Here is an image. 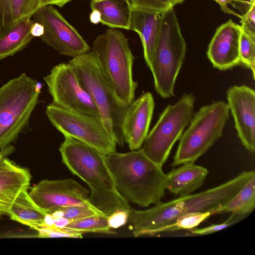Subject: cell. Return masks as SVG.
<instances>
[{
    "instance_id": "484cf974",
    "label": "cell",
    "mask_w": 255,
    "mask_h": 255,
    "mask_svg": "<svg viewBox=\"0 0 255 255\" xmlns=\"http://www.w3.org/2000/svg\"><path fill=\"white\" fill-rule=\"evenodd\" d=\"M211 212L189 213L178 218L173 223L157 229L154 235L165 232H171L181 230H190L196 228L211 216Z\"/></svg>"
},
{
    "instance_id": "9a60e30c",
    "label": "cell",
    "mask_w": 255,
    "mask_h": 255,
    "mask_svg": "<svg viewBox=\"0 0 255 255\" xmlns=\"http://www.w3.org/2000/svg\"><path fill=\"white\" fill-rule=\"evenodd\" d=\"M14 150L9 145L0 150V215H10L11 207L19 194L28 189L31 178L28 169L7 156Z\"/></svg>"
},
{
    "instance_id": "60d3db41",
    "label": "cell",
    "mask_w": 255,
    "mask_h": 255,
    "mask_svg": "<svg viewBox=\"0 0 255 255\" xmlns=\"http://www.w3.org/2000/svg\"><path fill=\"white\" fill-rule=\"evenodd\" d=\"M1 217V216L0 215V218Z\"/></svg>"
},
{
    "instance_id": "74e56055",
    "label": "cell",
    "mask_w": 255,
    "mask_h": 255,
    "mask_svg": "<svg viewBox=\"0 0 255 255\" xmlns=\"http://www.w3.org/2000/svg\"><path fill=\"white\" fill-rule=\"evenodd\" d=\"M71 0H52L49 4L55 5L61 7Z\"/></svg>"
},
{
    "instance_id": "7c38bea8",
    "label": "cell",
    "mask_w": 255,
    "mask_h": 255,
    "mask_svg": "<svg viewBox=\"0 0 255 255\" xmlns=\"http://www.w3.org/2000/svg\"><path fill=\"white\" fill-rule=\"evenodd\" d=\"M32 17L44 27L42 41L60 54L74 58L91 51L85 39L53 5L40 7Z\"/></svg>"
},
{
    "instance_id": "e0dca14e",
    "label": "cell",
    "mask_w": 255,
    "mask_h": 255,
    "mask_svg": "<svg viewBox=\"0 0 255 255\" xmlns=\"http://www.w3.org/2000/svg\"><path fill=\"white\" fill-rule=\"evenodd\" d=\"M240 25L231 19L218 27L207 52L214 67L227 70L240 63Z\"/></svg>"
},
{
    "instance_id": "2e32d148",
    "label": "cell",
    "mask_w": 255,
    "mask_h": 255,
    "mask_svg": "<svg viewBox=\"0 0 255 255\" xmlns=\"http://www.w3.org/2000/svg\"><path fill=\"white\" fill-rule=\"evenodd\" d=\"M154 102L152 94L144 93L128 107L122 130L130 150L139 149L146 138L152 119Z\"/></svg>"
},
{
    "instance_id": "cb8c5ba5",
    "label": "cell",
    "mask_w": 255,
    "mask_h": 255,
    "mask_svg": "<svg viewBox=\"0 0 255 255\" xmlns=\"http://www.w3.org/2000/svg\"><path fill=\"white\" fill-rule=\"evenodd\" d=\"M255 207V175H253L224 206L221 213L248 216Z\"/></svg>"
},
{
    "instance_id": "4fadbf2b",
    "label": "cell",
    "mask_w": 255,
    "mask_h": 255,
    "mask_svg": "<svg viewBox=\"0 0 255 255\" xmlns=\"http://www.w3.org/2000/svg\"><path fill=\"white\" fill-rule=\"evenodd\" d=\"M29 194L45 213L64 206H92L89 191L72 179L41 180L31 188Z\"/></svg>"
},
{
    "instance_id": "f546056e",
    "label": "cell",
    "mask_w": 255,
    "mask_h": 255,
    "mask_svg": "<svg viewBox=\"0 0 255 255\" xmlns=\"http://www.w3.org/2000/svg\"><path fill=\"white\" fill-rule=\"evenodd\" d=\"M246 216L231 214L230 217L225 222L219 224L212 225L208 227L189 230L192 234L195 235H206L213 234L231 227L245 218Z\"/></svg>"
},
{
    "instance_id": "30bf717a",
    "label": "cell",
    "mask_w": 255,
    "mask_h": 255,
    "mask_svg": "<svg viewBox=\"0 0 255 255\" xmlns=\"http://www.w3.org/2000/svg\"><path fill=\"white\" fill-rule=\"evenodd\" d=\"M46 114L51 123L64 136L78 139L108 155L116 150L117 143L99 116L69 111L53 103Z\"/></svg>"
},
{
    "instance_id": "4316f807",
    "label": "cell",
    "mask_w": 255,
    "mask_h": 255,
    "mask_svg": "<svg viewBox=\"0 0 255 255\" xmlns=\"http://www.w3.org/2000/svg\"><path fill=\"white\" fill-rule=\"evenodd\" d=\"M240 63L250 69L255 77V37L246 32L240 26Z\"/></svg>"
},
{
    "instance_id": "d590c367",
    "label": "cell",
    "mask_w": 255,
    "mask_h": 255,
    "mask_svg": "<svg viewBox=\"0 0 255 255\" xmlns=\"http://www.w3.org/2000/svg\"><path fill=\"white\" fill-rule=\"evenodd\" d=\"M43 26L38 22H33L30 30L31 34L33 37H40L44 33Z\"/></svg>"
},
{
    "instance_id": "44dd1931",
    "label": "cell",
    "mask_w": 255,
    "mask_h": 255,
    "mask_svg": "<svg viewBox=\"0 0 255 255\" xmlns=\"http://www.w3.org/2000/svg\"><path fill=\"white\" fill-rule=\"evenodd\" d=\"M39 8L38 0H0V37Z\"/></svg>"
},
{
    "instance_id": "ffe728a7",
    "label": "cell",
    "mask_w": 255,
    "mask_h": 255,
    "mask_svg": "<svg viewBox=\"0 0 255 255\" xmlns=\"http://www.w3.org/2000/svg\"><path fill=\"white\" fill-rule=\"evenodd\" d=\"M91 9L101 13V23L112 28L130 29L131 4L129 0H106L100 2L91 0Z\"/></svg>"
},
{
    "instance_id": "5b68a950",
    "label": "cell",
    "mask_w": 255,
    "mask_h": 255,
    "mask_svg": "<svg viewBox=\"0 0 255 255\" xmlns=\"http://www.w3.org/2000/svg\"><path fill=\"white\" fill-rule=\"evenodd\" d=\"M68 63L91 97L108 132L117 144L123 146L125 139L122 125L128 106H124L118 101L101 71L94 52L90 51L72 58Z\"/></svg>"
},
{
    "instance_id": "6da1fadb",
    "label": "cell",
    "mask_w": 255,
    "mask_h": 255,
    "mask_svg": "<svg viewBox=\"0 0 255 255\" xmlns=\"http://www.w3.org/2000/svg\"><path fill=\"white\" fill-rule=\"evenodd\" d=\"M254 175L255 171H244L225 183L200 193L179 196L166 202L159 201L144 210L130 209L128 221L132 233L135 237L154 236L157 229L189 213L221 214L224 206Z\"/></svg>"
},
{
    "instance_id": "8fae6325",
    "label": "cell",
    "mask_w": 255,
    "mask_h": 255,
    "mask_svg": "<svg viewBox=\"0 0 255 255\" xmlns=\"http://www.w3.org/2000/svg\"><path fill=\"white\" fill-rule=\"evenodd\" d=\"M44 80L53 104L69 111L100 117L91 97L68 63L54 66Z\"/></svg>"
},
{
    "instance_id": "d6986e66",
    "label": "cell",
    "mask_w": 255,
    "mask_h": 255,
    "mask_svg": "<svg viewBox=\"0 0 255 255\" xmlns=\"http://www.w3.org/2000/svg\"><path fill=\"white\" fill-rule=\"evenodd\" d=\"M208 174L207 168L194 162L181 164L166 174V190L175 196L190 194L203 185Z\"/></svg>"
},
{
    "instance_id": "836d02e7",
    "label": "cell",
    "mask_w": 255,
    "mask_h": 255,
    "mask_svg": "<svg viewBox=\"0 0 255 255\" xmlns=\"http://www.w3.org/2000/svg\"><path fill=\"white\" fill-rule=\"evenodd\" d=\"M216 1L221 6L222 10L226 13L233 14L237 17H239L240 19L242 18V15H240L235 12L233 10L230 9L228 6V4L233 5L235 2H242V0H213Z\"/></svg>"
},
{
    "instance_id": "d6a6232c",
    "label": "cell",
    "mask_w": 255,
    "mask_h": 255,
    "mask_svg": "<svg viewBox=\"0 0 255 255\" xmlns=\"http://www.w3.org/2000/svg\"><path fill=\"white\" fill-rule=\"evenodd\" d=\"M129 211L117 210L108 216V223L111 229H117L125 225L128 221Z\"/></svg>"
},
{
    "instance_id": "8d00e7d4",
    "label": "cell",
    "mask_w": 255,
    "mask_h": 255,
    "mask_svg": "<svg viewBox=\"0 0 255 255\" xmlns=\"http://www.w3.org/2000/svg\"><path fill=\"white\" fill-rule=\"evenodd\" d=\"M91 23L97 24L101 22V15L100 11L97 9H92L89 16Z\"/></svg>"
},
{
    "instance_id": "8992f818",
    "label": "cell",
    "mask_w": 255,
    "mask_h": 255,
    "mask_svg": "<svg viewBox=\"0 0 255 255\" xmlns=\"http://www.w3.org/2000/svg\"><path fill=\"white\" fill-rule=\"evenodd\" d=\"M186 44L173 8L161 13L158 40L150 70L155 91L162 98L174 96L177 76L183 63Z\"/></svg>"
},
{
    "instance_id": "4dcf8cb0",
    "label": "cell",
    "mask_w": 255,
    "mask_h": 255,
    "mask_svg": "<svg viewBox=\"0 0 255 255\" xmlns=\"http://www.w3.org/2000/svg\"><path fill=\"white\" fill-rule=\"evenodd\" d=\"M35 230L38 232L39 238H82V232L68 229H58L40 227Z\"/></svg>"
},
{
    "instance_id": "9c48e42d",
    "label": "cell",
    "mask_w": 255,
    "mask_h": 255,
    "mask_svg": "<svg viewBox=\"0 0 255 255\" xmlns=\"http://www.w3.org/2000/svg\"><path fill=\"white\" fill-rule=\"evenodd\" d=\"M195 101L192 95H183L175 104L165 108L148 133L140 149L157 165H164L174 144L189 125L193 115Z\"/></svg>"
},
{
    "instance_id": "603a6c76",
    "label": "cell",
    "mask_w": 255,
    "mask_h": 255,
    "mask_svg": "<svg viewBox=\"0 0 255 255\" xmlns=\"http://www.w3.org/2000/svg\"><path fill=\"white\" fill-rule=\"evenodd\" d=\"M26 18L0 37V60L12 56L25 48L34 38L30 30L34 22Z\"/></svg>"
},
{
    "instance_id": "3957f363",
    "label": "cell",
    "mask_w": 255,
    "mask_h": 255,
    "mask_svg": "<svg viewBox=\"0 0 255 255\" xmlns=\"http://www.w3.org/2000/svg\"><path fill=\"white\" fill-rule=\"evenodd\" d=\"M116 188L128 201L142 207L155 204L165 195L166 174L140 148L106 155Z\"/></svg>"
},
{
    "instance_id": "7402d4cb",
    "label": "cell",
    "mask_w": 255,
    "mask_h": 255,
    "mask_svg": "<svg viewBox=\"0 0 255 255\" xmlns=\"http://www.w3.org/2000/svg\"><path fill=\"white\" fill-rule=\"evenodd\" d=\"M45 214L32 199L26 189L19 194L13 202L9 217L35 230L43 223Z\"/></svg>"
},
{
    "instance_id": "5bb4252c",
    "label": "cell",
    "mask_w": 255,
    "mask_h": 255,
    "mask_svg": "<svg viewBox=\"0 0 255 255\" xmlns=\"http://www.w3.org/2000/svg\"><path fill=\"white\" fill-rule=\"evenodd\" d=\"M228 105L238 135L245 147L255 151V92L246 85L234 86L227 91Z\"/></svg>"
},
{
    "instance_id": "e575fe53",
    "label": "cell",
    "mask_w": 255,
    "mask_h": 255,
    "mask_svg": "<svg viewBox=\"0 0 255 255\" xmlns=\"http://www.w3.org/2000/svg\"><path fill=\"white\" fill-rule=\"evenodd\" d=\"M242 2H235L233 6L240 10L244 14L248 9L250 6L255 3V0H242Z\"/></svg>"
},
{
    "instance_id": "ab89813d",
    "label": "cell",
    "mask_w": 255,
    "mask_h": 255,
    "mask_svg": "<svg viewBox=\"0 0 255 255\" xmlns=\"http://www.w3.org/2000/svg\"><path fill=\"white\" fill-rule=\"evenodd\" d=\"M92 0L93 1H95V2H100V1H104L106 0Z\"/></svg>"
},
{
    "instance_id": "ba28073f",
    "label": "cell",
    "mask_w": 255,
    "mask_h": 255,
    "mask_svg": "<svg viewBox=\"0 0 255 255\" xmlns=\"http://www.w3.org/2000/svg\"><path fill=\"white\" fill-rule=\"evenodd\" d=\"M41 84L25 73L0 88V150L14 141L28 122Z\"/></svg>"
},
{
    "instance_id": "d4e9b609",
    "label": "cell",
    "mask_w": 255,
    "mask_h": 255,
    "mask_svg": "<svg viewBox=\"0 0 255 255\" xmlns=\"http://www.w3.org/2000/svg\"><path fill=\"white\" fill-rule=\"evenodd\" d=\"M108 216L97 214L71 221L64 228L75 230L83 233H96L114 234L108 223Z\"/></svg>"
},
{
    "instance_id": "277c9868",
    "label": "cell",
    "mask_w": 255,
    "mask_h": 255,
    "mask_svg": "<svg viewBox=\"0 0 255 255\" xmlns=\"http://www.w3.org/2000/svg\"><path fill=\"white\" fill-rule=\"evenodd\" d=\"M99 66L120 103L128 106L133 100L137 83L133 80L134 56L124 34L109 28L93 43Z\"/></svg>"
},
{
    "instance_id": "f35d334b",
    "label": "cell",
    "mask_w": 255,
    "mask_h": 255,
    "mask_svg": "<svg viewBox=\"0 0 255 255\" xmlns=\"http://www.w3.org/2000/svg\"><path fill=\"white\" fill-rule=\"evenodd\" d=\"M52 0H38L40 7L49 4Z\"/></svg>"
},
{
    "instance_id": "f1b7e54d",
    "label": "cell",
    "mask_w": 255,
    "mask_h": 255,
    "mask_svg": "<svg viewBox=\"0 0 255 255\" xmlns=\"http://www.w3.org/2000/svg\"><path fill=\"white\" fill-rule=\"evenodd\" d=\"M132 6L162 13L185 0H129Z\"/></svg>"
},
{
    "instance_id": "ac0fdd59",
    "label": "cell",
    "mask_w": 255,
    "mask_h": 255,
    "mask_svg": "<svg viewBox=\"0 0 255 255\" xmlns=\"http://www.w3.org/2000/svg\"><path fill=\"white\" fill-rule=\"evenodd\" d=\"M161 14L132 6L130 29L137 32L143 49L144 58L150 69L159 33Z\"/></svg>"
},
{
    "instance_id": "52a82bcc",
    "label": "cell",
    "mask_w": 255,
    "mask_h": 255,
    "mask_svg": "<svg viewBox=\"0 0 255 255\" xmlns=\"http://www.w3.org/2000/svg\"><path fill=\"white\" fill-rule=\"evenodd\" d=\"M227 103L217 101L202 107L184 131L173 157L172 167L194 162L222 135L229 118Z\"/></svg>"
},
{
    "instance_id": "1f68e13d",
    "label": "cell",
    "mask_w": 255,
    "mask_h": 255,
    "mask_svg": "<svg viewBox=\"0 0 255 255\" xmlns=\"http://www.w3.org/2000/svg\"><path fill=\"white\" fill-rule=\"evenodd\" d=\"M241 19V28L255 37V3L251 4L247 11L242 15Z\"/></svg>"
},
{
    "instance_id": "83f0119b",
    "label": "cell",
    "mask_w": 255,
    "mask_h": 255,
    "mask_svg": "<svg viewBox=\"0 0 255 255\" xmlns=\"http://www.w3.org/2000/svg\"><path fill=\"white\" fill-rule=\"evenodd\" d=\"M46 213L51 214L54 218L63 217L70 221H74L94 215L103 214L94 206L90 205L64 206L57 208Z\"/></svg>"
},
{
    "instance_id": "7a4b0ae2",
    "label": "cell",
    "mask_w": 255,
    "mask_h": 255,
    "mask_svg": "<svg viewBox=\"0 0 255 255\" xmlns=\"http://www.w3.org/2000/svg\"><path fill=\"white\" fill-rule=\"evenodd\" d=\"M64 137L59 149L62 161L88 185L92 205L107 216L117 210L129 211L128 201L116 188L106 155L78 139Z\"/></svg>"
}]
</instances>
